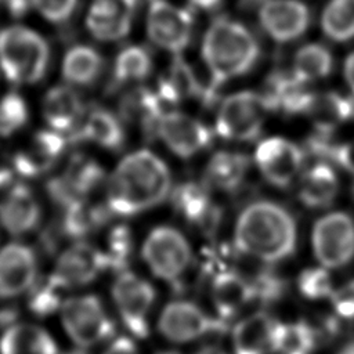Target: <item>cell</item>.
Masks as SVG:
<instances>
[{"label": "cell", "mask_w": 354, "mask_h": 354, "mask_svg": "<svg viewBox=\"0 0 354 354\" xmlns=\"http://www.w3.org/2000/svg\"><path fill=\"white\" fill-rule=\"evenodd\" d=\"M170 171L155 153L141 149L127 155L108 181L106 205L113 216H134L166 199Z\"/></svg>", "instance_id": "cell-1"}, {"label": "cell", "mask_w": 354, "mask_h": 354, "mask_svg": "<svg viewBox=\"0 0 354 354\" xmlns=\"http://www.w3.org/2000/svg\"><path fill=\"white\" fill-rule=\"evenodd\" d=\"M296 223L292 214L271 201L246 206L235 225L236 249L266 263L289 257L296 248Z\"/></svg>", "instance_id": "cell-2"}, {"label": "cell", "mask_w": 354, "mask_h": 354, "mask_svg": "<svg viewBox=\"0 0 354 354\" xmlns=\"http://www.w3.org/2000/svg\"><path fill=\"white\" fill-rule=\"evenodd\" d=\"M259 44L253 33L230 18H217L205 33L202 57L210 72V86L246 73L259 57Z\"/></svg>", "instance_id": "cell-3"}, {"label": "cell", "mask_w": 354, "mask_h": 354, "mask_svg": "<svg viewBox=\"0 0 354 354\" xmlns=\"http://www.w3.org/2000/svg\"><path fill=\"white\" fill-rule=\"evenodd\" d=\"M50 50L46 40L24 26H10L0 32V68L11 83H36L48 65Z\"/></svg>", "instance_id": "cell-4"}, {"label": "cell", "mask_w": 354, "mask_h": 354, "mask_svg": "<svg viewBox=\"0 0 354 354\" xmlns=\"http://www.w3.org/2000/svg\"><path fill=\"white\" fill-rule=\"evenodd\" d=\"M61 318L66 333L80 348L95 346L115 333V325L94 295L71 297L61 304Z\"/></svg>", "instance_id": "cell-5"}, {"label": "cell", "mask_w": 354, "mask_h": 354, "mask_svg": "<svg viewBox=\"0 0 354 354\" xmlns=\"http://www.w3.org/2000/svg\"><path fill=\"white\" fill-rule=\"evenodd\" d=\"M268 106L261 94L238 91L224 98L217 111L216 130L227 140L252 141L259 137Z\"/></svg>", "instance_id": "cell-6"}, {"label": "cell", "mask_w": 354, "mask_h": 354, "mask_svg": "<svg viewBox=\"0 0 354 354\" xmlns=\"http://www.w3.org/2000/svg\"><path fill=\"white\" fill-rule=\"evenodd\" d=\"M142 257L160 279L174 282L191 263V248L184 235L173 227L152 230L142 245Z\"/></svg>", "instance_id": "cell-7"}, {"label": "cell", "mask_w": 354, "mask_h": 354, "mask_svg": "<svg viewBox=\"0 0 354 354\" xmlns=\"http://www.w3.org/2000/svg\"><path fill=\"white\" fill-rule=\"evenodd\" d=\"M313 250L325 268H339L354 257V220L343 212L321 217L311 235Z\"/></svg>", "instance_id": "cell-8"}, {"label": "cell", "mask_w": 354, "mask_h": 354, "mask_svg": "<svg viewBox=\"0 0 354 354\" xmlns=\"http://www.w3.org/2000/svg\"><path fill=\"white\" fill-rule=\"evenodd\" d=\"M112 296L123 324L131 335L138 339L147 337V317L155 300L152 285L126 270L118 274L112 286Z\"/></svg>", "instance_id": "cell-9"}, {"label": "cell", "mask_w": 354, "mask_h": 354, "mask_svg": "<svg viewBox=\"0 0 354 354\" xmlns=\"http://www.w3.org/2000/svg\"><path fill=\"white\" fill-rule=\"evenodd\" d=\"M158 326L166 339L176 343H187L209 333L223 330L225 321L221 318H210L192 301L174 300L163 308Z\"/></svg>", "instance_id": "cell-10"}, {"label": "cell", "mask_w": 354, "mask_h": 354, "mask_svg": "<svg viewBox=\"0 0 354 354\" xmlns=\"http://www.w3.org/2000/svg\"><path fill=\"white\" fill-rule=\"evenodd\" d=\"M147 30L158 47L178 54L189 43L192 14L165 0H153L148 10Z\"/></svg>", "instance_id": "cell-11"}, {"label": "cell", "mask_w": 354, "mask_h": 354, "mask_svg": "<svg viewBox=\"0 0 354 354\" xmlns=\"http://www.w3.org/2000/svg\"><path fill=\"white\" fill-rule=\"evenodd\" d=\"M104 176V169L94 159L75 155L65 173L51 178L46 188L50 198L65 209L77 201L86 199L102 183Z\"/></svg>", "instance_id": "cell-12"}, {"label": "cell", "mask_w": 354, "mask_h": 354, "mask_svg": "<svg viewBox=\"0 0 354 354\" xmlns=\"http://www.w3.org/2000/svg\"><path fill=\"white\" fill-rule=\"evenodd\" d=\"M254 160L268 183L283 188L299 174L303 165V151L286 138L271 137L259 144Z\"/></svg>", "instance_id": "cell-13"}, {"label": "cell", "mask_w": 354, "mask_h": 354, "mask_svg": "<svg viewBox=\"0 0 354 354\" xmlns=\"http://www.w3.org/2000/svg\"><path fill=\"white\" fill-rule=\"evenodd\" d=\"M158 138L181 158H191L212 141V131L198 119L178 111H167L158 124Z\"/></svg>", "instance_id": "cell-14"}, {"label": "cell", "mask_w": 354, "mask_h": 354, "mask_svg": "<svg viewBox=\"0 0 354 354\" xmlns=\"http://www.w3.org/2000/svg\"><path fill=\"white\" fill-rule=\"evenodd\" d=\"M263 29L279 43L300 37L310 25V11L299 0H267L260 7Z\"/></svg>", "instance_id": "cell-15"}, {"label": "cell", "mask_w": 354, "mask_h": 354, "mask_svg": "<svg viewBox=\"0 0 354 354\" xmlns=\"http://www.w3.org/2000/svg\"><path fill=\"white\" fill-rule=\"evenodd\" d=\"M104 270H106L104 252L86 242H77L59 256L53 277L66 289L91 282Z\"/></svg>", "instance_id": "cell-16"}, {"label": "cell", "mask_w": 354, "mask_h": 354, "mask_svg": "<svg viewBox=\"0 0 354 354\" xmlns=\"http://www.w3.org/2000/svg\"><path fill=\"white\" fill-rule=\"evenodd\" d=\"M138 0H94L86 25L90 33L102 41L123 39L134 18Z\"/></svg>", "instance_id": "cell-17"}, {"label": "cell", "mask_w": 354, "mask_h": 354, "mask_svg": "<svg viewBox=\"0 0 354 354\" xmlns=\"http://www.w3.org/2000/svg\"><path fill=\"white\" fill-rule=\"evenodd\" d=\"M36 257L30 248L10 243L0 250V297H14L36 281Z\"/></svg>", "instance_id": "cell-18"}, {"label": "cell", "mask_w": 354, "mask_h": 354, "mask_svg": "<svg viewBox=\"0 0 354 354\" xmlns=\"http://www.w3.org/2000/svg\"><path fill=\"white\" fill-rule=\"evenodd\" d=\"M66 145V137L58 131H37L29 147L12 156V169L24 177H37L57 163Z\"/></svg>", "instance_id": "cell-19"}, {"label": "cell", "mask_w": 354, "mask_h": 354, "mask_svg": "<svg viewBox=\"0 0 354 354\" xmlns=\"http://www.w3.org/2000/svg\"><path fill=\"white\" fill-rule=\"evenodd\" d=\"M281 322L266 311H257L241 319L232 329V347L235 354L275 353L277 336Z\"/></svg>", "instance_id": "cell-20"}, {"label": "cell", "mask_w": 354, "mask_h": 354, "mask_svg": "<svg viewBox=\"0 0 354 354\" xmlns=\"http://www.w3.org/2000/svg\"><path fill=\"white\" fill-rule=\"evenodd\" d=\"M43 115L54 131L66 137L80 127L86 116V108L73 88L68 86H57L46 94Z\"/></svg>", "instance_id": "cell-21"}, {"label": "cell", "mask_w": 354, "mask_h": 354, "mask_svg": "<svg viewBox=\"0 0 354 354\" xmlns=\"http://www.w3.org/2000/svg\"><path fill=\"white\" fill-rule=\"evenodd\" d=\"M40 220V206L32 191L15 184L0 202V223L11 235L32 231Z\"/></svg>", "instance_id": "cell-22"}, {"label": "cell", "mask_w": 354, "mask_h": 354, "mask_svg": "<svg viewBox=\"0 0 354 354\" xmlns=\"http://www.w3.org/2000/svg\"><path fill=\"white\" fill-rule=\"evenodd\" d=\"M94 141L109 151H119L124 144V130L120 119L108 109L93 106L79 129L68 136L69 144Z\"/></svg>", "instance_id": "cell-23"}, {"label": "cell", "mask_w": 354, "mask_h": 354, "mask_svg": "<svg viewBox=\"0 0 354 354\" xmlns=\"http://www.w3.org/2000/svg\"><path fill=\"white\" fill-rule=\"evenodd\" d=\"M174 207L189 221L198 224L205 232H213L218 225L220 210L213 206L206 184L188 181L173 192Z\"/></svg>", "instance_id": "cell-24"}, {"label": "cell", "mask_w": 354, "mask_h": 354, "mask_svg": "<svg viewBox=\"0 0 354 354\" xmlns=\"http://www.w3.org/2000/svg\"><path fill=\"white\" fill-rule=\"evenodd\" d=\"M212 300L218 318L225 321L253 301L254 293L250 281L243 275L232 270H223L213 278Z\"/></svg>", "instance_id": "cell-25"}, {"label": "cell", "mask_w": 354, "mask_h": 354, "mask_svg": "<svg viewBox=\"0 0 354 354\" xmlns=\"http://www.w3.org/2000/svg\"><path fill=\"white\" fill-rule=\"evenodd\" d=\"M1 354H58L53 337L33 324L8 326L0 340Z\"/></svg>", "instance_id": "cell-26"}, {"label": "cell", "mask_w": 354, "mask_h": 354, "mask_svg": "<svg viewBox=\"0 0 354 354\" xmlns=\"http://www.w3.org/2000/svg\"><path fill=\"white\" fill-rule=\"evenodd\" d=\"M61 225L65 236L80 239L105 225L113 213L106 203H90L86 199L77 201L65 207Z\"/></svg>", "instance_id": "cell-27"}, {"label": "cell", "mask_w": 354, "mask_h": 354, "mask_svg": "<svg viewBox=\"0 0 354 354\" xmlns=\"http://www.w3.org/2000/svg\"><path fill=\"white\" fill-rule=\"evenodd\" d=\"M339 181L335 170L325 162L314 165L300 181L299 198L308 207L329 206L336 198Z\"/></svg>", "instance_id": "cell-28"}, {"label": "cell", "mask_w": 354, "mask_h": 354, "mask_svg": "<svg viewBox=\"0 0 354 354\" xmlns=\"http://www.w3.org/2000/svg\"><path fill=\"white\" fill-rule=\"evenodd\" d=\"M249 167V159L241 152L218 151L206 167V183L221 191H234L243 181Z\"/></svg>", "instance_id": "cell-29"}, {"label": "cell", "mask_w": 354, "mask_h": 354, "mask_svg": "<svg viewBox=\"0 0 354 354\" xmlns=\"http://www.w3.org/2000/svg\"><path fill=\"white\" fill-rule=\"evenodd\" d=\"M152 68L151 53L142 46L124 47L116 57L112 79L106 86L108 93H115L123 84L145 79Z\"/></svg>", "instance_id": "cell-30"}, {"label": "cell", "mask_w": 354, "mask_h": 354, "mask_svg": "<svg viewBox=\"0 0 354 354\" xmlns=\"http://www.w3.org/2000/svg\"><path fill=\"white\" fill-rule=\"evenodd\" d=\"M102 57L88 46L72 47L62 62V76L73 84L87 86L94 83L102 71Z\"/></svg>", "instance_id": "cell-31"}, {"label": "cell", "mask_w": 354, "mask_h": 354, "mask_svg": "<svg viewBox=\"0 0 354 354\" xmlns=\"http://www.w3.org/2000/svg\"><path fill=\"white\" fill-rule=\"evenodd\" d=\"M307 113L318 130L330 133L337 124L354 116V102L337 93L315 94Z\"/></svg>", "instance_id": "cell-32"}, {"label": "cell", "mask_w": 354, "mask_h": 354, "mask_svg": "<svg viewBox=\"0 0 354 354\" xmlns=\"http://www.w3.org/2000/svg\"><path fill=\"white\" fill-rule=\"evenodd\" d=\"M333 59L330 51L322 44L310 43L299 48L295 55L293 75L304 82H313L326 77L332 71Z\"/></svg>", "instance_id": "cell-33"}, {"label": "cell", "mask_w": 354, "mask_h": 354, "mask_svg": "<svg viewBox=\"0 0 354 354\" xmlns=\"http://www.w3.org/2000/svg\"><path fill=\"white\" fill-rule=\"evenodd\" d=\"M322 32L335 41L354 37V0H330L321 18Z\"/></svg>", "instance_id": "cell-34"}, {"label": "cell", "mask_w": 354, "mask_h": 354, "mask_svg": "<svg viewBox=\"0 0 354 354\" xmlns=\"http://www.w3.org/2000/svg\"><path fill=\"white\" fill-rule=\"evenodd\" d=\"M318 343L319 336L313 325L304 321L281 324L275 351L282 354H308Z\"/></svg>", "instance_id": "cell-35"}, {"label": "cell", "mask_w": 354, "mask_h": 354, "mask_svg": "<svg viewBox=\"0 0 354 354\" xmlns=\"http://www.w3.org/2000/svg\"><path fill=\"white\" fill-rule=\"evenodd\" d=\"M106 270L123 272L127 270L133 254V236L127 225H116L108 236V250L104 252Z\"/></svg>", "instance_id": "cell-36"}, {"label": "cell", "mask_w": 354, "mask_h": 354, "mask_svg": "<svg viewBox=\"0 0 354 354\" xmlns=\"http://www.w3.org/2000/svg\"><path fill=\"white\" fill-rule=\"evenodd\" d=\"M64 288L51 275L40 281H35L29 289V308L39 317L54 313L61 306V290Z\"/></svg>", "instance_id": "cell-37"}, {"label": "cell", "mask_w": 354, "mask_h": 354, "mask_svg": "<svg viewBox=\"0 0 354 354\" xmlns=\"http://www.w3.org/2000/svg\"><path fill=\"white\" fill-rule=\"evenodd\" d=\"M28 120V108L24 98L14 91L0 100V136L8 137L18 131Z\"/></svg>", "instance_id": "cell-38"}, {"label": "cell", "mask_w": 354, "mask_h": 354, "mask_svg": "<svg viewBox=\"0 0 354 354\" xmlns=\"http://www.w3.org/2000/svg\"><path fill=\"white\" fill-rule=\"evenodd\" d=\"M297 288L300 293L310 300H319L330 297L335 290L332 279L325 267L307 268L300 272L297 278Z\"/></svg>", "instance_id": "cell-39"}, {"label": "cell", "mask_w": 354, "mask_h": 354, "mask_svg": "<svg viewBox=\"0 0 354 354\" xmlns=\"http://www.w3.org/2000/svg\"><path fill=\"white\" fill-rule=\"evenodd\" d=\"M250 285L254 293V300H261L266 303L278 300L283 293V281L272 271H260L250 279Z\"/></svg>", "instance_id": "cell-40"}, {"label": "cell", "mask_w": 354, "mask_h": 354, "mask_svg": "<svg viewBox=\"0 0 354 354\" xmlns=\"http://www.w3.org/2000/svg\"><path fill=\"white\" fill-rule=\"evenodd\" d=\"M32 6L54 24L66 22L77 7V0H30Z\"/></svg>", "instance_id": "cell-41"}, {"label": "cell", "mask_w": 354, "mask_h": 354, "mask_svg": "<svg viewBox=\"0 0 354 354\" xmlns=\"http://www.w3.org/2000/svg\"><path fill=\"white\" fill-rule=\"evenodd\" d=\"M329 299L337 317L354 319V279L335 289Z\"/></svg>", "instance_id": "cell-42"}, {"label": "cell", "mask_w": 354, "mask_h": 354, "mask_svg": "<svg viewBox=\"0 0 354 354\" xmlns=\"http://www.w3.org/2000/svg\"><path fill=\"white\" fill-rule=\"evenodd\" d=\"M62 236H65V234H64L61 221L50 224L47 228H44V231L40 235V243L43 250L53 254L57 250Z\"/></svg>", "instance_id": "cell-43"}, {"label": "cell", "mask_w": 354, "mask_h": 354, "mask_svg": "<svg viewBox=\"0 0 354 354\" xmlns=\"http://www.w3.org/2000/svg\"><path fill=\"white\" fill-rule=\"evenodd\" d=\"M333 159L346 170L354 173V141L344 145H337Z\"/></svg>", "instance_id": "cell-44"}, {"label": "cell", "mask_w": 354, "mask_h": 354, "mask_svg": "<svg viewBox=\"0 0 354 354\" xmlns=\"http://www.w3.org/2000/svg\"><path fill=\"white\" fill-rule=\"evenodd\" d=\"M104 354H140L134 342L126 336L118 337L104 351Z\"/></svg>", "instance_id": "cell-45"}, {"label": "cell", "mask_w": 354, "mask_h": 354, "mask_svg": "<svg viewBox=\"0 0 354 354\" xmlns=\"http://www.w3.org/2000/svg\"><path fill=\"white\" fill-rule=\"evenodd\" d=\"M1 1H4L6 7L11 12V15H14L17 18L25 15L32 6L30 0H1Z\"/></svg>", "instance_id": "cell-46"}, {"label": "cell", "mask_w": 354, "mask_h": 354, "mask_svg": "<svg viewBox=\"0 0 354 354\" xmlns=\"http://www.w3.org/2000/svg\"><path fill=\"white\" fill-rule=\"evenodd\" d=\"M344 77L350 90L354 94V53H351L344 61Z\"/></svg>", "instance_id": "cell-47"}, {"label": "cell", "mask_w": 354, "mask_h": 354, "mask_svg": "<svg viewBox=\"0 0 354 354\" xmlns=\"http://www.w3.org/2000/svg\"><path fill=\"white\" fill-rule=\"evenodd\" d=\"M12 176H14V169L0 166V189L12 181Z\"/></svg>", "instance_id": "cell-48"}, {"label": "cell", "mask_w": 354, "mask_h": 354, "mask_svg": "<svg viewBox=\"0 0 354 354\" xmlns=\"http://www.w3.org/2000/svg\"><path fill=\"white\" fill-rule=\"evenodd\" d=\"M194 6L199 7V8H203V10H212L214 8L220 0H189Z\"/></svg>", "instance_id": "cell-49"}, {"label": "cell", "mask_w": 354, "mask_h": 354, "mask_svg": "<svg viewBox=\"0 0 354 354\" xmlns=\"http://www.w3.org/2000/svg\"><path fill=\"white\" fill-rule=\"evenodd\" d=\"M196 354H224V353L220 348L214 347V346H207V347L201 348Z\"/></svg>", "instance_id": "cell-50"}, {"label": "cell", "mask_w": 354, "mask_h": 354, "mask_svg": "<svg viewBox=\"0 0 354 354\" xmlns=\"http://www.w3.org/2000/svg\"><path fill=\"white\" fill-rule=\"evenodd\" d=\"M337 354H354V342L347 343Z\"/></svg>", "instance_id": "cell-51"}, {"label": "cell", "mask_w": 354, "mask_h": 354, "mask_svg": "<svg viewBox=\"0 0 354 354\" xmlns=\"http://www.w3.org/2000/svg\"><path fill=\"white\" fill-rule=\"evenodd\" d=\"M264 1H267V0H242V3H243L245 6H256V4H263Z\"/></svg>", "instance_id": "cell-52"}, {"label": "cell", "mask_w": 354, "mask_h": 354, "mask_svg": "<svg viewBox=\"0 0 354 354\" xmlns=\"http://www.w3.org/2000/svg\"><path fill=\"white\" fill-rule=\"evenodd\" d=\"M69 354H86L83 350H75V351H72V353H69Z\"/></svg>", "instance_id": "cell-53"}, {"label": "cell", "mask_w": 354, "mask_h": 354, "mask_svg": "<svg viewBox=\"0 0 354 354\" xmlns=\"http://www.w3.org/2000/svg\"><path fill=\"white\" fill-rule=\"evenodd\" d=\"M163 354H177V353H163Z\"/></svg>", "instance_id": "cell-54"}, {"label": "cell", "mask_w": 354, "mask_h": 354, "mask_svg": "<svg viewBox=\"0 0 354 354\" xmlns=\"http://www.w3.org/2000/svg\"><path fill=\"white\" fill-rule=\"evenodd\" d=\"M0 1H1V0H0Z\"/></svg>", "instance_id": "cell-55"}]
</instances>
